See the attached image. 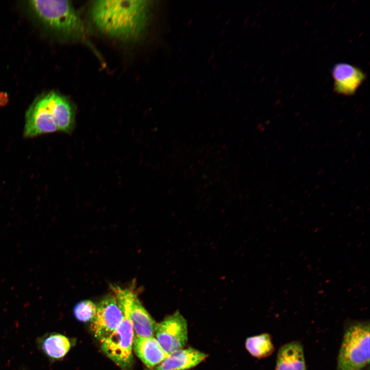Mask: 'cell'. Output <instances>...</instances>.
Segmentation results:
<instances>
[{
	"mask_svg": "<svg viewBox=\"0 0 370 370\" xmlns=\"http://www.w3.org/2000/svg\"><path fill=\"white\" fill-rule=\"evenodd\" d=\"M112 291L122 305L124 318L117 328L100 342L101 347L110 359L121 368L127 370L133 362L134 330L129 317L124 289L115 286Z\"/></svg>",
	"mask_w": 370,
	"mask_h": 370,
	"instance_id": "277c9868",
	"label": "cell"
},
{
	"mask_svg": "<svg viewBox=\"0 0 370 370\" xmlns=\"http://www.w3.org/2000/svg\"><path fill=\"white\" fill-rule=\"evenodd\" d=\"M129 317L135 337H154L156 323L141 303L135 293L124 289Z\"/></svg>",
	"mask_w": 370,
	"mask_h": 370,
	"instance_id": "9c48e42d",
	"label": "cell"
},
{
	"mask_svg": "<svg viewBox=\"0 0 370 370\" xmlns=\"http://www.w3.org/2000/svg\"><path fill=\"white\" fill-rule=\"evenodd\" d=\"M245 347L252 356L258 359L268 357L274 351L272 337L268 333L247 338Z\"/></svg>",
	"mask_w": 370,
	"mask_h": 370,
	"instance_id": "9a60e30c",
	"label": "cell"
},
{
	"mask_svg": "<svg viewBox=\"0 0 370 370\" xmlns=\"http://www.w3.org/2000/svg\"><path fill=\"white\" fill-rule=\"evenodd\" d=\"M274 370H307L303 346L298 341L287 342L279 348Z\"/></svg>",
	"mask_w": 370,
	"mask_h": 370,
	"instance_id": "7c38bea8",
	"label": "cell"
},
{
	"mask_svg": "<svg viewBox=\"0 0 370 370\" xmlns=\"http://www.w3.org/2000/svg\"><path fill=\"white\" fill-rule=\"evenodd\" d=\"M369 329L368 321L346 322L336 370H362L369 364Z\"/></svg>",
	"mask_w": 370,
	"mask_h": 370,
	"instance_id": "3957f363",
	"label": "cell"
},
{
	"mask_svg": "<svg viewBox=\"0 0 370 370\" xmlns=\"http://www.w3.org/2000/svg\"><path fill=\"white\" fill-rule=\"evenodd\" d=\"M38 344L46 357L55 360L65 357L71 347L69 339L58 333L44 335L39 339Z\"/></svg>",
	"mask_w": 370,
	"mask_h": 370,
	"instance_id": "5bb4252c",
	"label": "cell"
},
{
	"mask_svg": "<svg viewBox=\"0 0 370 370\" xmlns=\"http://www.w3.org/2000/svg\"><path fill=\"white\" fill-rule=\"evenodd\" d=\"M331 72L334 80V92L347 97L354 95L367 78L366 74L361 68L346 63L335 64Z\"/></svg>",
	"mask_w": 370,
	"mask_h": 370,
	"instance_id": "ba28073f",
	"label": "cell"
},
{
	"mask_svg": "<svg viewBox=\"0 0 370 370\" xmlns=\"http://www.w3.org/2000/svg\"><path fill=\"white\" fill-rule=\"evenodd\" d=\"M135 354L150 368H155L168 356L154 337H134L133 346Z\"/></svg>",
	"mask_w": 370,
	"mask_h": 370,
	"instance_id": "4fadbf2b",
	"label": "cell"
},
{
	"mask_svg": "<svg viewBox=\"0 0 370 370\" xmlns=\"http://www.w3.org/2000/svg\"><path fill=\"white\" fill-rule=\"evenodd\" d=\"M151 4L143 0L96 1L90 20L102 33L122 41L139 38L147 25Z\"/></svg>",
	"mask_w": 370,
	"mask_h": 370,
	"instance_id": "6da1fadb",
	"label": "cell"
},
{
	"mask_svg": "<svg viewBox=\"0 0 370 370\" xmlns=\"http://www.w3.org/2000/svg\"><path fill=\"white\" fill-rule=\"evenodd\" d=\"M123 318L122 305L113 293L97 305L96 315L91 322V330L95 338L101 342L117 328Z\"/></svg>",
	"mask_w": 370,
	"mask_h": 370,
	"instance_id": "5b68a950",
	"label": "cell"
},
{
	"mask_svg": "<svg viewBox=\"0 0 370 370\" xmlns=\"http://www.w3.org/2000/svg\"><path fill=\"white\" fill-rule=\"evenodd\" d=\"M97 310V305L90 300L78 303L74 308V315L77 319L83 322H91Z\"/></svg>",
	"mask_w": 370,
	"mask_h": 370,
	"instance_id": "2e32d148",
	"label": "cell"
},
{
	"mask_svg": "<svg viewBox=\"0 0 370 370\" xmlns=\"http://www.w3.org/2000/svg\"><path fill=\"white\" fill-rule=\"evenodd\" d=\"M154 335L168 354L183 348L188 342V324L179 310L156 323Z\"/></svg>",
	"mask_w": 370,
	"mask_h": 370,
	"instance_id": "8992f818",
	"label": "cell"
},
{
	"mask_svg": "<svg viewBox=\"0 0 370 370\" xmlns=\"http://www.w3.org/2000/svg\"><path fill=\"white\" fill-rule=\"evenodd\" d=\"M208 355L194 348H181L168 355L154 370H188L203 361Z\"/></svg>",
	"mask_w": 370,
	"mask_h": 370,
	"instance_id": "8fae6325",
	"label": "cell"
},
{
	"mask_svg": "<svg viewBox=\"0 0 370 370\" xmlns=\"http://www.w3.org/2000/svg\"><path fill=\"white\" fill-rule=\"evenodd\" d=\"M57 131L58 128L50 112L47 95H41L34 100L26 113L24 136L32 137Z\"/></svg>",
	"mask_w": 370,
	"mask_h": 370,
	"instance_id": "52a82bcc",
	"label": "cell"
},
{
	"mask_svg": "<svg viewBox=\"0 0 370 370\" xmlns=\"http://www.w3.org/2000/svg\"><path fill=\"white\" fill-rule=\"evenodd\" d=\"M50 112L58 131L71 134L76 124L75 109L64 96L54 91L46 94Z\"/></svg>",
	"mask_w": 370,
	"mask_h": 370,
	"instance_id": "30bf717a",
	"label": "cell"
},
{
	"mask_svg": "<svg viewBox=\"0 0 370 370\" xmlns=\"http://www.w3.org/2000/svg\"><path fill=\"white\" fill-rule=\"evenodd\" d=\"M8 95L4 92H0V106H3L7 104L8 102Z\"/></svg>",
	"mask_w": 370,
	"mask_h": 370,
	"instance_id": "e0dca14e",
	"label": "cell"
},
{
	"mask_svg": "<svg viewBox=\"0 0 370 370\" xmlns=\"http://www.w3.org/2000/svg\"><path fill=\"white\" fill-rule=\"evenodd\" d=\"M28 7L46 28L63 37L84 40V24L71 2L65 0H32Z\"/></svg>",
	"mask_w": 370,
	"mask_h": 370,
	"instance_id": "7a4b0ae2",
	"label": "cell"
}]
</instances>
